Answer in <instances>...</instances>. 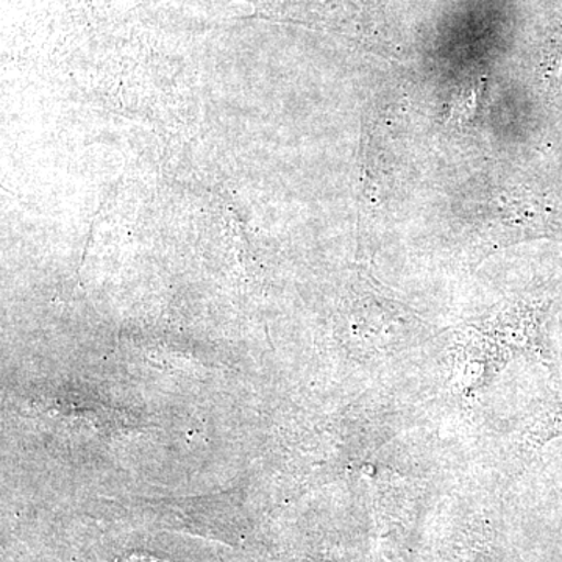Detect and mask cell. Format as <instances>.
Wrapping results in <instances>:
<instances>
[{
    "mask_svg": "<svg viewBox=\"0 0 562 562\" xmlns=\"http://www.w3.org/2000/svg\"><path fill=\"white\" fill-rule=\"evenodd\" d=\"M539 435L547 436L546 439L554 435H562V398L554 403L552 408L547 409L546 414L539 420Z\"/></svg>",
    "mask_w": 562,
    "mask_h": 562,
    "instance_id": "cell-1",
    "label": "cell"
},
{
    "mask_svg": "<svg viewBox=\"0 0 562 562\" xmlns=\"http://www.w3.org/2000/svg\"><path fill=\"white\" fill-rule=\"evenodd\" d=\"M121 562H165L158 560V558L149 557V554L146 553H133L128 554L127 558H125L124 561Z\"/></svg>",
    "mask_w": 562,
    "mask_h": 562,
    "instance_id": "cell-2",
    "label": "cell"
}]
</instances>
